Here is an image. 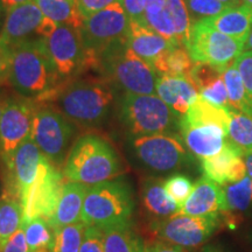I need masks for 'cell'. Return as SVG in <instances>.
<instances>
[{
  "label": "cell",
  "instance_id": "1",
  "mask_svg": "<svg viewBox=\"0 0 252 252\" xmlns=\"http://www.w3.org/2000/svg\"><path fill=\"white\" fill-rule=\"evenodd\" d=\"M9 83L19 94L39 102L53 100L62 80L50 61L42 39L28 40L9 48Z\"/></svg>",
  "mask_w": 252,
  "mask_h": 252
},
{
  "label": "cell",
  "instance_id": "55",
  "mask_svg": "<svg viewBox=\"0 0 252 252\" xmlns=\"http://www.w3.org/2000/svg\"><path fill=\"white\" fill-rule=\"evenodd\" d=\"M242 4L248 5L250 6V7H252V0H242Z\"/></svg>",
  "mask_w": 252,
  "mask_h": 252
},
{
  "label": "cell",
  "instance_id": "43",
  "mask_svg": "<svg viewBox=\"0 0 252 252\" xmlns=\"http://www.w3.org/2000/svg\"><path fill=\"white\" fill-rule=\"evenodd\" d=\"M130 21L145 25V0H119Z\"/></svg>",
  "mask_w": 252,
  "mask_h": 252
},
{
  "label": "cell",
  "instance_id": "23",
  "mask_svg": "<svg viewBox=\"0 0 252 252\" xmlns=\"http://www.w3.org/2000/svg\"><path fill=\"white\" fill-rule=\"evenodd\" d=\"M203 21L214 30L245 42L252 28V7L244 4L232 6L216 17Z\"/></svg>",
  "mask_w": 252,
  "mask_h": 252
},
{
  "label": "cell",
  "instance_id": "20",
  "mask_svg": "<svg viewBox=\"0 0 252 252\" xmlns=\"http://www.w3.org/2000/svg\"><path fill=\"white\" fill-rule=\"evenodd\" d=\"M127 47L152 67L160 56L175 47V45L146 25L130 21Z\"/></svg>",
  "mask_w": 252,
  "mask_h": 252
},
{
  "label": "cell",
  "instance_id": "35",
  "mask_svg": "<svg viewBox=\"0 0 252 252\" xmlns=\"http://www.w3.org/2000/svg\"><path fill=\"white\" fill-rule=\"evenodd\" d=\"M87 225L83 222L56 229L50 251L52 252H80L81 245L83 243L84 232Z\"/></svg>",
  "mask_w": 252,
  "mask_h": 252
},
{
  "label": "cell",
  "instance_id": "19",
  "mask_svg": "<svg viewBox=\"0 0 252 252\" xmlns=\"http://www.w3.org/2000/svg\"><path fill=\"white\" fill-rule=\"evenodd\" d=\"M180 131L186 147L201 160L220 153L228 137V133L216 125L190 126L180 123Z\"/></svg>",
  "mask_w": 252,
  "mask_h": 252
},
{
  "label": "cell",
  "instance_id": "16",
  "mask_svg": "<svg viewBox=\"0 0 252 252\" xmlns=\"http://www.w3.org/2000/svg\"><path fill=\"white\" fill-rule=\"evenodd\" d=\"M45 14L33 0L14 6L6 11V19L0 32V45L9 49L28 40L41 39L39 30L45 20Z\"/></svg>",
  "mask_w": 252,
  "mask_h": 252
},
{
  "label": "cell",
  "instance_id": "7",
  "mask_svg": "<svg viewBox=\"0 0 252 252\" xmlns=\"http://www.w3.org/2000/svg\"><path fill=\"white\" fill-rule=\"evenodd\" d=\"M81 32L91 63L97 64L98 59L109 49L127 43L130 19L117 1L84 19Z\"/></svg>",
  "mask_w": 252,
  "mask_h": 252
},
{
  "label": "cell",
  "instance_id": "37",
  "mask_svg": "<svg viewBox=\"0 0 252 252\" xmlns=\"http://www.w3.org/2000/svg\"><path fill=\"white\" fill-rule=\"evenodd\" d=\"M163 188L166 193L178 204L179 208L184 206L191 190H193L194 184L187 175L185 174H173L162 181Z\"/></svg>",
  "mask_w": 252,
  "mask_h": 252
},
{
  "label": "cell",
  "instance_id": "30",
  "mask_svg": "<svg viewBox=\"0 0 252 252\" xmlns=\"http://www.w3.org/2000/svg\"><path fill=\"white\" fill-rule=\"evenodd\" d=\"M222 78L224 81L226 93H228L230 106L239 112L252 115V105L248 98L243 80H242L235 62L226 67L225 70L223 71Z\"/></svg>",
  "mask_w": 252,
  "mask_h": 252
},
{
  "label": "cell",
  "instance_id": "57",
  "mask_svg": "<svg viewBox=\"0 0 252 252\" xmlns=\"http://www.w3.org/2000/svg\"><path fill=\"white\" fill-rule=\"evenodd\" d=\"M4 7V6H2V2H1V0H0V14H1V8Z\"/></svg>",
  "mask_w": 252,
  "mask_h": 252
},
{
  "label": "cell",
  "instance_id": "48",
  "mask_svg": "<svg viewBox=\"0 0 252 252\" xmlns=\"http://www.w3.org/2000/svg\"><path fill=\"white\" fill-rule=\"evenodd\" d=\"M145 13H156L165 8L166 0H145Z\"/></svg>",
  "mask_w": 252,
  "mask_h": 252
},
{
  "label": "cell",
  "instance_id": "40",
  "mask_svg": "<svg viewBox=\"0 0 252 252\" xmlns=\"http://www.w3.org/2000/svg\"><path fill=\"white\" fill-rule=\"evenodd\" d=\"M198 94H200L206 102L213 104V105L219 106V108L232 109L229 104L228 93H226L224 81H223L222 77L219 78V80H217L215 83H213L212 86L200 90Z\"/></svg>",
  "mask_w": 252,
  "mask_h": 252
},
{
  "label": "cell",
  "instance_id": "3",
  "mask_svg": "<svg viewBox=\"0 0 252 252\" xmlns=\"http://www.w3.org/2000/svg\"><path fill=\"white\" fill-rule=\"evenodd\" d=\"M134 210L131 187L123 180L91 186L84 200L82 222L100 229L130 224Z\"/></svg>",
  "mask_w": 252,
  "mask_h": 252
},
{
  "label": "cell",
  "instance_id": "18",
  "mask_svg": "<svg viewBox=\"0 0 252 252\" xmlns=\"http://www.w3.org/2000/svg\"><path fill=\"white\" fill-rule=\"evenodd\" d=\"M226 213L223 188L210 179L202 176L194 184L180 214L196 217L219 216Z\"/></svg>",
  "mask_w": 252,
  "mask_h": 252
},
{
  "label": "cell",
  "instance_id": "12",
  "mask_svg": "<svg viewBox=\"0 0 252 252\" xmlns=\"http://www.w3.org/2000/svg\"><path fill=\"white\" fill-rule=\"evenodd\" d=\"M64 179L59 167L43 156L35 181L21 200L24 223H28L36 217L46 220L52 217L61 198Z\"/></svg>",
  "mask_w": 252,
  "mask_h": 252
},
{
  "label": "cell",
  "instance_id": "54",
  "mask_svg": "<svg viewBox=\"0 0 252 252\" xmlns=\"http://www.w3.org/2000/svg\"><path fill=\"white\" fill-rule=\"evenodd\" d=\"M6 102H4L1 98H0V119H1V115H2V110L5 108Z\"/></svg>",
  "mask_w": 252,
  "mask_h": 252
},
{
  "label": "cell",
  "instance_id": "49",
  "mask_svg": "<svg viewBox=\"0 0 252 252\" xmlns=\"http://www.w3.org/2000/svg\"><path fill=\"white\" fill-rule=\"evenodd\" d=\"M28 1H31V0H1L2 6L6 8V11L9 8L14 7V6L25 4V2H28Z\"/></svg>",
  "mask_w": 252,
  "mask_h": 252
},
{
  "label": "cell",
  "instance_id": "6",
  "mask_svg": "<svg viewBox=\"0 0 252 252\" xmlns=\"http://www.w3.org/2000/svg\"><path fill=\"white\" fill-rule=\"evenodd\" d=\"M110 80L125 94H154L157 72L147 62L134 54L127 43L109 49L97 61Z\"/></svg>",
  "mask_w": 252,
  "mask_h": 252
},
{
  "label": "cell",
  "instance_id": "38",
  "mask_svg": "<svg viewBox=\"0 0 252 252\" xmlns=\"http://www.w3.org/2000/svg\"><path fill=\"white\" fill-rule=\"evenodd\" d=\"M145 25L152 28L165 39L171 41L173 45L180 46L176 40L174 27H173L171 18L167 13L166 7L156 13H145Z\"/></svg>",
  "mask_w": 252,
  "mask_h": 252
},
{
  "label": "cell",
  "instance_id": "21",
  "mask_svg": "<svg viewBox=\"0 0 252 252\" xmlns=\"http://www.w3.org/2000/svg\"><path fill=\"white\" fill-rule=\"evenodd\" d=\"M157 94L179 117H184L197 99L198 90L189 77L160 76L157 82Z\"/></svg>",
  "mask_w": 252,
  "mask_h": 252
},
{
  "label": "cell",
  "instance_id": "33",
  "mask_svg": "<svg viewBox=\"0 0 252 252\" xmlns=\"http://www.w3.org/2000/svg\"><path fill=\"white\" fill-rule=\"evenodd\" d=\"M23 224L25 226V235H26L30 252H35L41 249L50 250L54 242L55 230L50 225L48 220L43 217H36Z\"/></svg>",
  "mask_w": 252,
  "mask_h": 252
},
{
  "label": "cell",
  "instance_id": "15",
  "mask_svg": "<svg viewBox=\"0 0 252 252\" xmlns=\"http://www.w3.org/2000/svg\"><path fill=\"white\" fill-rule=\"evenodd\" d=\"M43 154L33 138L28 137L15 150L11 162L6 166L8 172V184L6 193L23 200L35 181Z\"/></svg>",
  "mask_w": 252,
  "mask_h": 252
},
{
  "label": "cell",
  "instance_id": "53",
  "mask_svg": "<svg viewBox=\"0 0 252 252\" xmlns=\"http://www.w3.org/2000/svg\"><path fill=\"white\" fill-rule=\"evenodd\" d=\"M200 252H222V251L219 250V249L215 247H212V245H208V247L203 248Z\"/></svg>",
  "mask_w": 252,
  "mask_h": 252
},
{
  "label": "cell",
  "instance_id": "24",
  "mask_svg": "<svg viewBox=\"0 0 252 252\" xmlns=\"http://www.w3.org/2000/svg\"><path fill=\"white\" fill-rule=\"evenodd\" d=\"M231 110L213 105L208 103L198 94L197 99L191 104L187 113L181 117V124L190 126L216 125L222 127L226 133L229 131L230 119H231Z\"/></svg>",
  "mask_w": 252,
  "mask_h": 252
},
{
  "label": "cell",
  "instance_id": "31",
  "mask_svg": "<svg viewBox=\"0 0 252 252\" xmlns=\"http://www.w3.org/2000/svg\"><path fill=\"white\" fill-rule=\"evenodd\" d=\"M228 137L244 156L252 153V115L231 110Z\"/></svg>",
  "mask_w": 252,
  "mask_h": 252
},
{
  "label": "cell",
  "instance_id": "41",
  "mask_svg": "<svg viewBox=\"0 0 252 252\" xmlns=\"http://www.w3.org/2000/svg\"><path fill=\"white\" fill-rule=\"evenodd\" d=\"M235 64L237 67L242 80H243L245 90H247L248 98L252 105V52L245 50L235 60Z\"/></svg>",
  "mask_w": 252,
  "mask_h": 252
},
{
  "label": "cell",
  "instance_id": "46",
  "mask_svg": "<svg viewBox=\"0 0 252 252\" xmlns=\"http://www.w3.org/2000/svg\"><path fill=\"white\" fill-rule=\"evenodd\" d=\"M11 70V52L7 47L0 45V86L9 82Z\"/></svg>",
  "mask_w": 252,
  "mask_h": 252
},
{
  "label": "cell",
  "instance_id": "32",
  "mask_svg": "<svg viewBox=\"0 0 252 252\" xmlns=\"http://www.w3.org/2000/svg\"><path fill=\"white\" fill-rule=\"evenodd\" d=\"M223 194L226 213L245 212L252 204L251 178L247 174L241 181L223 186Z\"/></svg>",
  "mask_w": 252,
  "mask_h": 252
},
{
  "label": "cell",
  "instance_id": "29",
  "mask_svg": "<svg viewBox=\"0 0 252 252\" xmlns=\"http://www.w3.org/2000/svg\"><path fill=\"white\" fill-rule=\"evenodd\" d=\"M24 223L20 200L5 194L0 198V251Z\"/></svg>",
  "mask_w": 252,
  "mask_h": 252
},
{
  "label": "cell",
  "instance_id": "56",
  "mask_svg": "<svg viewBox=\"0 0 252 252\" xmlns=\"http://www.w3.org/2000/svg\"><path fill=\"white\" fill-rule=\"evenodd\" d=\"M35 252H52L49 250V249H41V250H37Z\"/></svg>",
  "mask_w": 252,
  "mask_h": 252
},
{
  "label": "cell",
  "instance_id": "44",
  "mask_svg": "<svg viewBox=\"0 0 252 252\" xmlns=\"http://www.w3.org/2000/svg\"><path fill=\"white\" fill-rule=\"evenodd\" d=\"M117 1L119 0H76L78 9H80L84 19L91 17L93 14L102 11V9Z\"/></svg>",
  "mask_w": 252,
  "mask_h": 252
},
{
  "label": "cell",
  "instance_id": "36",
  "mask_svg": "<svg viewBox=\"0 0 252 252\" xmlns=\"http://www.w3.org/2000/svg\"><path fill=\"white\" fill-rule=\"evenodd\" d=\"M185 1L189 15H190L191 25L216 17L223 11H225L226 8H229V6L219 0H185Z\"/></svg>",
  "mask_w": 252,
  "mask_h": 252
},
{
  "label": "cell",
  "instance_id": "17",
  "mask_svg": "<svg viewBox=\"0 0 252 252\" xmlns=\"http://www.w3.org/2000/svg\"><path fill=\"white\" fill-rule=\"evenodd\" d=\"M243 152L232 144L225 141L224 146L216 156L202 159L201 168L203 176L220 186L241 181L248 174Z\"/></svg>",
  "mask_w": 252,
  "mask_h": 252
},
{
  "label": "cell",
  "instance_id": "14",
  "mask_svg": "<svg viewBox=\"0 0 252 252\" xmlns=\"http://www.w3.org/2000/svg\"><path fill=\"white\" fill-rule=\"evenodd\" d=\"M35 110V104L28 99L13 98L6 102L0 119V157L6 166L15 150L31 135Z\"/></svg>",
  "mask_w": 252,
  "mask_h": 252
},
{
  "label": "cell",
  "instance_id": "2",
  "mask_svg": "<svg viewBox=\"0 0 252 252\" xmlns=\"http://www.w3.org/2000/svg\"><path fill=\"white\" fill-rule=\"evenodd\" d=\"M121 173L118 154L108 141L96 134L78 138L63 163V175L67 180L87 186L109 181Z\"/></svg>",
  "mask_w": 252,
  "mask_h": 252
},
{
  "label": "cell",
  "instance_id": "8",
  "mask_svg": "<svg viewBox=\"0 0 252 252\" xmlns=\"http://www.w3.org/2000/svg\"><path fill=\"white\" fill-rule=\"evenodd\" d=\"M244 45V41L225 35L202 20L191 25L186 48L194 62L209 63L224 71L243 53Z\"/></svg>",
  "mask_w": 252,
  "mask_h": 252
},
{
  "label": "cell",
  "instance_id": "11",
  "mask_svg": "<svg viewBox=\"0 0 252 252\" xmlns=\"http://www.w3.org/2000/svg\"><path fill=\"white\" fill-rule=\"evenodd\" d=\"M132 149L141 165L158 173L179 169L190 160L184 143L173 133L134 137Z\"/></svg>",
  "mask_w": 252,
  "mask_h": 252
},
{
  "label": "cell",
  "instance_id": "52",
  "mask_svg": "<svg viewBox=\"0 0 252 252\" xmlns=\"http://www.w3.org/2000/svg\"><path fill=\"white\" fill-rule=\"evenodd\" d=\"M244 49L245 50H251V52H252V28H251L250 33H249V35L247 37V41H245Z\"/></svg>",
  "mask_w": 252,
  "mask_h": 252
},
{
  "label": "cell",
  "instance_id": "4",
  "mask_svg": "<svg viewBox=\"0 0 252 252\" xmlns=\"http://www.w3.org/2000/svg\"><path fill=\"white\" fill-rule=\"evenodd\" d=\"M53 99L69 121L93 126L108 117L113 104V91L102 82L78 81L62 87Z\"/></svg>",
  "mask_w": 252,
  "mask_h": 252
},
{
  "label": "cell",
  "instance_id": "26",
  "mask_svg": "<svg viewBox=\"0 0 252 252\" xmlns=\"http://www.w3.org/2000/svg\"><path fill=\"white\" fill-rule=\"evenodd\" d=\"M46 18L56 24L68 25L82 30L84 18L81 14L76 0H33Z\"/></svg>",
  "mask_w": 252,
  "mask_h": 252
},
{
  "label": "cell",
  "instance_id": "42",
  "mask_svg": "<svg viewBox=\"0 0 252 252\" xmlns=\"http://www.w3.org/2000/svg\"><path fill=\"white\" fill-rule=\"evenodd\" d=\"M80 252H104L103 230L98 226H87Z\"/></svg>",
  "mask_w": 252,
  "mask_h": 252
},
{
  "label": "cell",
  "instance_id": "9",
  "mask_svg": "<svg viewBox=\"0 0 252 252\" xmlns=\"http://www.w3.org/2000/svg\"><path fill=\"white\" fill-rule=\"evenodd\" d=\"M74 132V125L61 112L47 106L35 110L31 137L43 156L56 167L64 163Z\"/></svg>",
  "mask_w": 252,
  "mask_h": 252
},
{
  "label": "cell",
  "instance_id": "39",
  "mask_svg": "<svg viewBox=\"0 0 252 252\" xmlns=\"http://www.w3.org/2000/svg\"><path fill=\"white\" fill-rule=\"evenodd\" d=\"M222 75L223 70H220L215 65L206 62H195L194 67L189 74V78L196 86L198 93H200V90L215 83L219 78L222 77Z\"/></svg>",
  "mask_w": 252,
  "mask_h": 252
},
{
  "label": "cell",
  "instance_id": "51",
  "mask_svg": "<svg viewBox=\"0 0 252 252\" xmlns=\"http://www.w3.org/2000/svg\"><path fill=\"white\" fill-rule=\"evenodd\" d=\"M219 1L223 2V4H225L226 6H229V7H232V6L242 5V0H219Z\"/></svg>",
  "mask_w": 252,
  "mask_h": 252
},
{
  "label": "cell",
  "instance_id": "28",
  "mask_svg": "<svg viewBox=\"0 0 252 252\" xmlns=\"http://www.w3.org/2000/svg\"><path fill=\"white\" fill-rule=\"evenodd\" d=\"M194 61L184 46H175L154 62L152 68L160 76L189 77Z\"/></svg>",
  "mask_w": 252,
  "mask_h": 252
},
{
  "label": "cell",
  "instance_id": "10",
  "mask_svg": "<svg viewBox=\"0 0 252 252\" xmlns=\"http://www.w3.org/2000/svg\"><path fill=\"white\" fill-rule=\"evenodd\" d=\"M50 61L62 81L93 64L83 42L81 30L59 24L53 33L42 39Z\"/></svg>",
  "mask_w": 252,
  "mask_h": 252
},
{
  "label": "cell",
  "instance_id": "27",
  "mask_svg": "<svg viewBox=\"0 0 252 252\" xmlns=\"http://www.w3.org/2000/svg\"><path fill=\"white\" fill-rule=\"evenodd\" d=\"M102 230L104 252H146V243L131 229V224Z\"/></svg>",
  "mask_w": 252,
  "mask_h": 252
},
{
  "label": "cell",
  "instance_id": "50",
  "mask_svg": "<svg viewBox=\"0 0 252 252\" xmlns=\"http://www.w3.org/2000/svg\"><path fill=\"white\" fill-rule=\"evenodd\" d=\"M245 165H247V171H248V175L250 176L252 180V153L247 154L245 156Z\"/></svg>",
  "mask_w": 252,
  "mask_h": 252
},
{
  "label": "cell",
  "instance_id": "22",
  "mask_svg": "<svg viewBox=\"0 0 252 252\" xmlns=\"http://www.w3.org/2000/svg\"><path fill=\"white\" fill-rule=\"evenodd\" d=\"M89 188L90 186L81 182L69 181L64 184L56 210L48 220L53 229L56 230L81 222L84 200Z\"/></svg>",
  "mask_w": 252,
  "mask_h": 252
},
{
  "label": "cell",
  "instance_id": "47",
  "mask_svg": "<svg viewBox=\"0 0 252 252\" xmlns=\"http://www.w3.org/2000/svg\"><path fill=\"white\" fill-rule=\"evenodd\" d=\"M146 252H187L184 248L167 243L163 241H154L146 244Z\"/></svg>",
  "mask_w": 252,
  "mask_h": 252
},
{
  "label": "cell",
  "instance_id": "25",
  "mask_svg": "<svg viewBox=\"0 0 252 252\" xmlns=\"http://www.w3.org/2000/svg\"><path fill=\"white\" fill-rule=\"evenodd\" d=\"M141 201L147 213L158 219H167L180 213V208L166 193L162 181L158 179H149L144 182Z\"/></svg>",
  "mask_w": 252,
  "mask_h": 252
},
{
  "label": "cell",
  "instance_id": "45",
  "mask_svg": "<svg viewBox=\"0 0 252 252\" xmlns=\"http://www.w3.org/2000/svg\"><path fill=\"white\" fill-rule=\"evenodd\" d=\"M0 252H30V248H28L26 241V235H25L24 224L8 239L7 243L4 245V248L1 249Z\"/></svg>",
  "mask_w": 252,
  "mask_h": 252
},
{
  "label": "cell",
  "instance_id": "13",
  "mask_svg": "<svg viewBox=\"0 0 252 252\" xmlns=\"http://www.w3.org/2000/svg\"><path fill=\"white\" fill-rule=\"evenodd\" d=\"M220 224L219 216L196 217L175 214L151 223V230L160 241L184 249H194L206 243Z\"/></svg>",
  "mask_w": 252,
  "mask_h": 252
},
{
  "label": "cell",
  "instance_id": "34",
  "mask_svg": "<svg viewBox=\"0 0 252 252\" xmlns=\"http://www.w3.org/2000/svg\"><path fill=\"white\" fill-rule=\"evenodd\" d=\"M166 11L174 27L176 40L180 46L187 47L190 40L191 19L185 0H166Z\"/></svg>",
  "mask_w": 252,
  "mask_h": 252
},
{
  "label": "cell",
  "instance_id": "5",
  "mask_svg": "<svg viewBox=\"0 0 252 252\" xmlns=\"http://www.w3.org/2000/svg\"><path fill=\"white\" fill-rule=\"evenodd\" d=\"M121 118L133 137L168 133L180 128L179 117L158 94H125L121 102Z\"/></svg>",
  "mask_w": 252,
  "mask_h": 252
}]
</instances>
